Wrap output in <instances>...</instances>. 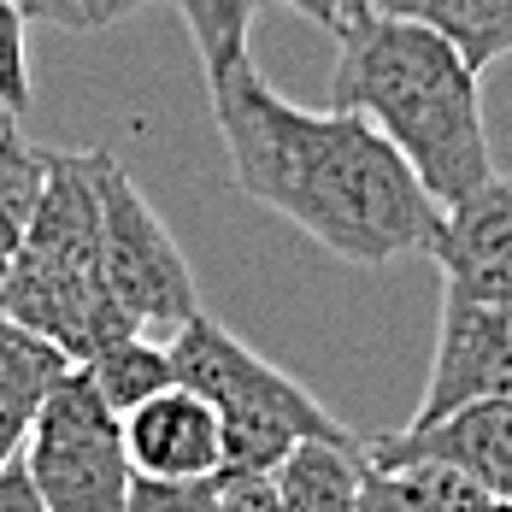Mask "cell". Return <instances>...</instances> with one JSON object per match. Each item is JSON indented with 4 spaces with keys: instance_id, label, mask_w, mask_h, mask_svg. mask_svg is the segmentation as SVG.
<instances>
[{
    "instance_id": "1",
    "label": "cell",
    "mask_w": 512,
    "mask_h": 512,
    "mask_svg": "<svg viewBox=\"0 0 512 512\" xmlns=\"http://www.w3.org/2000/svg\"><path fill=\"white\" fill-rule=\"evenodd\" d=\"M206 89L230 177L248 201L271 206L348 265L436 254L448 206L371 118L283 101L248 53L206 71Z\"/></svg>"
},
{
    "instance_id": "2",
    "label": "cell",
    "mask_w": 512,
    "mask_h": 512,
    "mask_svg": "<svg viewBox=\"0 0 512 512\" xmlns=\"http://www.w3.org/2000/svg\"><path fill=\"white\" fill-rule=\"evenodd\" d=\"M330 106L371 118L442 206L465 201L495 177L477 71L430 24H412L377 6L348 18L330 71Z\"/></svg>"
},
{
    "instance_id": "3",
    "label": "cell",
    "mask_w": 512,
    "mask_h": 512,
    "mask_svg": "<svg viewBox=\"0 0 512 512\" xmlns=\"http://www.w3.org/2000/svg\"><path fill=\"white\" fill-rule=\"evenodd\" d=\"M6 318L48 336L77 365L136 330L124 318V307L112 301V283H106L101 189H95V159L89 154L48 159V189L30 212L24 248L12 259Z\"/></svg>"
},
{
    "instance_id": "4",
    "label": "cell",
    "mask_w": 512,
    "mask_h": 512,
    "mask_svg": "<svg viewBox=\"0 0 512 512\" xmlns=\"http://www.w3.org/2000/svg\"><path fill=\"white\" fill-rule=\"evenodd\" d=\"M171 371L224 418V471H277L307 436H348L318 407V395H307L289 371L259 359L206 312L171 336Z\"/></svg>"
},
{
    "instance_id": "5",
    "label": "cell",
    "mask_w": 512,
    "mask_h": 512,
    "mask_svg": "<svg viewBox=\"0 0 512 512\" xmlns=\"http://www.w3.org/2000/svg\"><path fill=\"white\" fill-rule=\"evenodd\" d=\"M89 159H95V189H101V254L112 301L124 307V318L142 336L171 342L201 312L189 259L177 248V236L165 230V218L154 212V201L136 189V177L106 148H95Z\"/></svg>"
},
{
    "instance_id": "6",
    "label": "cell",
    "mask_w": 512,
    "mask_h": 512,
    "mask_svg": "<svg viewBox=\"0 0 512 512\" xmlns=\"http://www.w3.org/2000/svg\"><path fill=\"white\" fill-rule=\"evenodd\" d=\"M24 465L48 512H130L136 465L124 448V418L95 395L83 365H71L42 401L36 430L24 442Z\"/></svg>"
},
{
    "instance_id": "7",
    "label": "cell",
    "mask_w": 512,
    "mask_h": 512,
    "mask_svg": "<svg viewBox=\"0 0 512 512\" xmlns=\"http://www.w3.org/2000/svg\"><path fill=\"white\" fill-rule=\"evenodd\" d=\"M512 395V301H465L442 295V330L430 383L412 418H442L471 401Z\"/></svg>"
},
{
    "instance_id": "8",
    "label": "cell",
    "mask_w": 512,
    "mask_h": 512,
    "mask_svg": "<svg viewBox=\"0 0 512 512\" xmlns=\"http://www.w3.org/2000/svg\"><path fill=\"white\" fill-rule=\"evenodd\" d=\"M365 454L383 465L389 460H448L512 501V395L471 401V407L442 412V418H412L407 430L371 436Z\"/></svg>"
},
{
    "instance_id": "9",
    "label": "cell",
    "mask_w": 512,
    "mask_h": 512,
    "mask_svg": "<svg viewBox=\"0 0 512 512\" xmlns=\"http://www.w3.org/2000/svg\"><path fill=\"white\" fill-rule=\"evenodd\" d=\"M430 259L442 265V295L512 301V171L507 177L495 171L483 189L448 206L442 242Z\"/></svg>"
},
{
    "instance_id": "10",
    "label": "cell",
    "mask_w": 512,
    "mask_h": 512,
    "mask_svg": "<svg viewBox=\"0 0 512 512\" xmlns=\"http://www.w3.org/2000/svg\"><path fill=\"white\" fill-rule=\"evenodd\" d=\"M124 448L142 477H218L224 471V418L189 383L159 389L124 412Z\"/></svg>"
},
{
    "instance_id": "11",
    "label": "cell",
    "mask_w": 512,
    "mask_h": 512,
    "mask_svg": "<svg viewBox=\"0 0 512 512\" xmlns=\"http://www.w3.org/2000/svg\"><path fill=\"white\" fill-rule=\"evenodd\" d=\"M77 359L65 348H53L48 336L0 318V465L24 460V442L36 430V412L59 389V377Z\"/></svg>"
},
{
    "instance_id": "12",
    "label": "cell",
    "mask_w": 512,
    "mask_h": 512,
    "mask_svg": "<svg viewBox=\"0 0 512 512\" xmlns=\"http://www.w3.org/2000/svg\"><path fill=\"white\" fill-rule=\"evenodd\" d=\"M289 512H365V442L359 436H307L271 471Z\"/></svg>"
},
{
    "instance_id": "13",
    "label": "cell",
    "mask_w": 512,
    "mask_h": 512,
    "mask_svg": "<svg viewBox=\"0 0 512 512\" xmlns=\"http://www.w3.org/2000/svg\"><path fill=\"white\" fill-rule=\"evenodd\" d=\"M377 12H395L412 24H430L436 36H448L471 59V71L483 77L495 59L512 53V0H371Z\"/></svg>"
},
{
    "instance_id": "14",
    "label": "cell",
    "mask_w": 512,
    "mask_h": 512,
    "mask_svg": "<svg viewBox=\"0 0 512 512\" xmlns=\"http://www.w3.org/2000/svg\"><path fill=\"white\" fill-rule=\"evenodd\" d=\"M83 377L95 383V395H101L106 407L124 418L130 407L154 401L159 389H171V383H177V371H171V342L130 330V336L106 342L101 354L83 359Z\"/></svg>"
},
{
    "instance_id": "15",
    "label": "cell",
    "mask_w": 512,
    "mask_h": 512,
    "mask_svg": "<svg viewBox=\"0 0 512 512\" xmlns=\"http://www.w3.org/2000/svg\"><path fill=\"white\" fill-rule=\"evenodd\" d=\"M48 148L24 142V130L12 124L0 136V318H6V283H12V259L24 248V230H30V212L48 189Z\"/></svg>"
},
{
    "instance_id": "16",
    "label": "cell",
    "mask_w": 512,
    "mask_h": 512,
    "mask_svg": "<svg viewBox=\"0 0 512 512\" xmlns=\"http://www.w3.org/2000/svg\"><path fill=\"white\" fill-rule=\"evenodd\" d=\"M177 12L189 24V42L201 53V65L218 71V65L248 53V30H254L259 0H177Z\"/></svg>"
},
{
    "instance_id": "17",
    "label": "cell",
    "mask_w": 512,
    "mask_h": 512,
    "mask_svg": "<svg viewBox=\"0 0 512 512\" xmlns=\"http://www.w3.org/2000/svg\"><path fill=\"white\" fill-rule=\"evenodd\" d=\"M0 106L12 118L30 112V12H24V0H0Z\"/></svg>"
},
{
    "instance_id": "18",
    "label": "cell",
    "mask_w": 512,
    "mask_h": 512,
    "mask_svg": "<svg viewBox=\"0 0 512 512\" xmlns=\"http://www.w3.org/2000/svg\"><path fill=\"white\" fill-rule=\"evenodd\" d=\"M130 512H218V477H142L136 471Z\"/></svg>"
},
{
    "instance_id": "19",
    "label": "cell",
    "mask_w": 512,
    "mask_h": 512,
    "mask_svg": "<svg viewBox=\"0 0 512 512\" xmlns=\"http://www.w3.org/2000/svg\"><path fill=\"white\" fill-rule=\"evenodd\" d=\"M218 512H289L271 471H218Z\"/></svg>"
},
{
    "instance_id": "20",
    "label": "cell",
    "mask_w": 512,
    "mask_h": 512,
    "mask_svg": "<svg viewBox=\"0 0 512 512\" xmlns=\"http://www.w3.org/2000/svg\"><path fill=\"white\" fill-rule=\"evenodd\" d=\"M24 12L59 30H101V0H24Z\"/></svg>"
},
{
    "instance_id": "21",
    "label": "cell",
    "mask_w": 512,
    "mask_h": 512,
    "mask_svg": "<svg viewBox=\"0 0 512 512\" xmlns=\"http://www.w3.org/2000/svg\"><path fill=\"white\" fill-rule=\"evenodd\" d=\"M0 512H48V501H42V489H36V477H30L24 460L0 465Z\"/></svg>"
},
{
    "instance_id": "22",
    "label": "cell",
    "mask_w": 512,
    "mask_h": 512,
    "mask_svg": "<svg viewBox=\"0 0 512 512\" xmlns=\"http://www.w3.org/2000/svg\"><path fill=\"white\" fill-rule=\"evenodd\" d=\"M277 6H289V12H301V18H312V24H324V30H336L342 36V0H277Z\"/></svg>"
},
{
    "instance_id": "23",
    "label": "cell",
    "mask_w": 512,
    "mask_h": 512,
    "mask_svg": "<svg viewBox=\"0 0 512 512\" xmlns=\"http://www.w3.org/2000/svg\"><path fill=\"white\" fill-rule=\"evenodd\" d=\"M142 6H159V0H101V24H124V18L142 12Z\"/></svg>"
},
{
    "instance_id": "24",
    "label": "cell",
    "mask_w": 512,
    "mask_h": 512,
    "mask_svg": "<svg viewBox=\"0 0 512 512\" xmlns=\"http://www.w3.org/2000/svg\"><path fill=\"white\" fill-rule=\"evenodd\" d=\"M359 12H371V0H342V18H359Z\"/></svg>"
},
{
    "instance_id": "25",
    "label": "cell",
    "mask_w": 512,
    "mask_h": 512,
    "mask_svg": "<svg viewBox=\"0 0 512 512\" xmlns=\"http://www.w3.org/2000/svg\"><path fill=\"white\" fill-rule=\"evenodd\" d=\"M12 124H18V118H12V112H6V106H0V136H6V130H12Z\"/></svg>"
}]
</instances>
